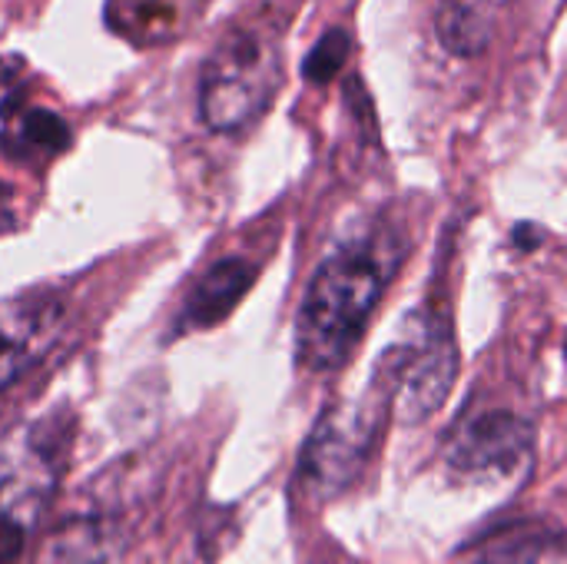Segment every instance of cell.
Instances as JSON below:
<instances>
[{
    "label": "cell",
    "mask_w": 567,
    "mask_h": 564,
    "mask_svg": "<svg viewBox=\"0 0 567 564\" xmlns=\"http://www.w3.org/2000/svg\"><path fill=\"white\" fill-rule=\"evenodd\" d=\"M30 564H123V535L106 519H70L37 545Z\"/></svg>",
    "instance_id": "9"
},
{
    "label": "cell",
    "mask_w": 567,
    "mask_h": 564,
    "mask_svg": "<svg viewBox=\"0 0 567 564\" xmlns=\"http://www.w3.org/2000/svg\"><path fill=\"white\" fill-rule=\"evenodd\" d=\"M3 196H7V186H3V183H0V199H3Z\"/></svg>",
    "instance_id": "15"
},
{
    "label": "cell",
    "mask_w": 567,
    "mask_h": 564,
    "mask_svg": "<svg viewBox=\"0 0 567 564\" xmlns=\"http://www.w3.org/2000/svg\"><path fill=\"white\" fill-rule=\"evenodd\" d=\"M435 33L455 57H482L492 43V3L488 0H439Z\"/></svg>",
    "instance_id": "12"
},
{
    "label": "cell",
    "mask_w": 567,
    "mask_h": 564,
    "mask_svg": "<svg viewBox=\"0 0 567 564\" xmlns=\"http://www.w3.org/2000/svg\"><path fill=\"white\" fill-rule=\"evenodd\" d=\"M199 7L203 0H110L106 23L136 47H156L179 37Z\"/></svg>",
    "instance_id": "10"
},
{
    "label": "cell",
    "mask_w": 567,
    "mask_h": 564,
    "mask_svg": "<svg viewBox=\"0 0 567 564\" xmlns=\"http://www.w3.org/2000/svg\"><path fill=\"white\" fill-rule=\"evenodd\" d=\"M532 449H535L532 425L515 412L492 409L455 429L445 462L458 479L495 482V479L515 475L518 465L532 459Z\"/></svg>",
    "instance_id": "6"
},
{
    "label": "cell",
    "mask_w": 567,
    "mask_h": 564,
    "mask_svg": "<svg viewBox=\"0 0 567 564\" xmlns=\"http://www.w3.org/2000/svg\"><path fill=\"white\" fill-rule=\"evenodd\" d=\"M389 396H362L349 406L329 409L326 419L316 425L302 465H299V482L312 499H336L346 492L362 465L372 455V445L382 432V406Z\"/></svg>",
    "instance_id": "4"
},
{
    "label": "cell",
    "mask_w": 567,
    "mask_h": 564,
    "mask_svg": "<svg viewBox=\"0 0 567 564\" xmlns=\"http://www.w3.org/2000/svg\"><path fill=\"white\" fill-rule=\"evenodd\" d=\"M60 482V455L33 445L0 475V564H27Z\"/></svg>",
    "instance_id": "5"
},
{
    "label": "cell",
    "mask_w": 567,
    "mask_h": 564,
    "mask_svg": "<svg viewBox=\"0 0 567 564\" xmlns=\"http://www.w3.org/2000/svg\"><path fill=\"white\" fill-rule=\"evenodd\" d=\"M282 83V60L259 30H229L203 63L199 116L216 133H236L256 123Z\"/></svg>",
    "instance_id": "2"
},
{
    "label": "cell",
    "mask_w": 567,
    "mask_h": 564,
    "mask_svg": "<svg viewBox=\"0 0 567 564\" xmlns=\"http://www.w3.org/2000/svg\"><path fill=\"white\" fill-rule=\"evenodd\" d=\"M475 564H567L565 532L548 525H512L492 532Z\"/></svg>",
    "instance_id": "11"
},
{
    "label": "cell",
    "mask_w": 567,
    "mask_h": 564,
    "mask_svg": "<svg viewBox=\"0 0 567 564\" xmlns=\"http://www.w3.org/2000/svg\"><path fill=\"white\" fill-rule=\"evenodd\" d=\"M66 306L56 293L30 289L0 302V392L20 382L60 339Z\"/></svg>",
    "instance_id": "7"
},
{
    "label": "cell",
    "mask_w": 567,
    "mask_h": 564,
    "mask_svg": "<svg viewBox=\"0 0 567 564\" xmlns=\"http://www.w3.org/2000/svg\"><path fill=\"white\" fill-rule=\"evenodd\" d=\"M20 140L43 153H60L70 146V126L50 110H27L20 120Z\"/></svg>",
    "instance_id": "14"
},
{
    "label": "cell",
    "mask_w": 567,
    "mask_h": 564,
    "mask_svg": "<svg viewBox=\"0 0 567 564\" xmlns=\"http://www.w3.org/2000/svg\"><path fill=\"white\" fill-rule=\"evenodd\" d=\"M402 256V239L382 226L352 233L329 249L306 286L296 319V359L306 372L326 376L352 359Z\"/></svg>",
    "instance_id": "1"
},
{
    "label": "cell",
    "mask_w": 567,
    "mask_h": 564,
    "mask_svg": "<svg viewBox=\"0 0 567 564\" xmlns=\"http://www.w3.org/2000/svg\"><path fill=\"white\" fill-rule=\"evenodd\" d=\"M458 379V346L445 319L429 316L409 326V339L385 362V396L402 422H425L442 409Z\"/></svg>",
    "instance_id": "3"
},
{
    "label": "cell",
    "mask_w": 567,
    "mask_h": 564,
    "mask_svg": "<svg viewBox=\"0 0 567 564\" xmlns=\"http://www.w3.org/2000/svg\"><path fill=\"white\" fill-rule=\"evenodd\" d=\"M256 283V266L243 256H226L219 263H213L203 279L193 286V293L183 302L179 312V329L196 332V329H209L219 326L236 306L239 299L252 289Z\"/></svg>",
    "instance_id": "8"
},
{
    "label": "cell",
    "mask_w": 567,
    "mask_h": 564,
    "mask_svg": "<svg viewBox=\"0 0 567 564\" xmlns=\"http://www.w3.org/2000/svg\"><path fill=\"white\" fill-rule=\"evenodd\" d=\"M349 53H352V37H349L346 30H339V27L326 30V33L319 37V43L309 50L306 63H302L306 80H309V83H329V80H336L339 70L346 66Z\"/></svg>",
    "instance_id": "13"
}]
</instances>
